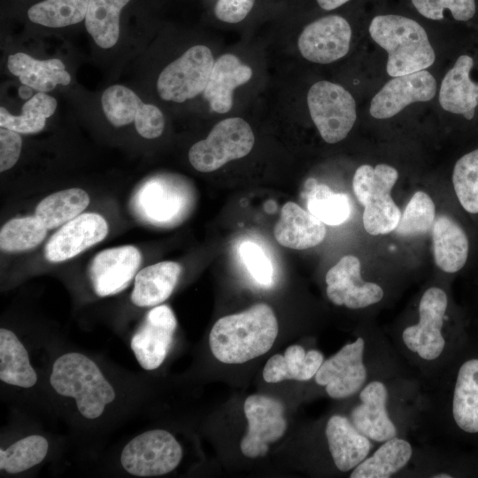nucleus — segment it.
<instances>
[{"label": "nucleus", "instance_id": "f257e3e1", "mask_svg": "<svg viewBox=\"0 0 478 478\" xmlns=\"http://www.w3.org/2000/svg\"><path fill=\"white\" fill-rule=\"evenodd\" d=\"M364 24L370 40L385 53L388 77L431 69L437 62L433 30L418 17L386 0H374Z\"/></svg>", "mask_w": 478, "mask_h": 478}, {"label": "nucleus", "instance_id": "f03ea898", "mask_svg": "<svg viewBox=\"0 0 478 478\" xmlns=\"http://www.w3.org/2000/svg\"><path fill=\"white\" fill-rule=\"evenodd\" d=\"M278 331L273 309L266 304H256L219 319L209 335L210 349L222 363L242 364L267 352Z\"/></svg>", "mask_w": 478, "mask_h": 478}, {"label": "nucleus", "instance_id": "7ed1b4c3", "mask_svg": "<svg viewBox=\"0 0 478 478\" xmlns=\"http://www.w3.org/2000/svg\"><path fill=\"white\" fill-rule=\"evenodd\" d=\"M436 101L445 117L469 127L478 124V31L446 48Z\"/></svg>", "mask_w": 478, "mask_h": 478}, {"label": "nucleus", "instance_id": "20e7f679", "mask_svg": "<svg viewBox=\"0 0 478 478\" xmlns=\"http://www.w3.org/2000/svg\"><path fill=\"white\" fill-rule=\"evenodd\" d=\"M50 382L58 394L74 398L78 411L87 419L100 417L116 397L97 365L78 352L66 353L56 359Z\"/></svg>", "mask_w": 478, "mask_h": 478}, {"label": "nucleus", "instance_id": "39448f33", "mask_svg": "<svg viewBox=\"0 0 478 478\" xmlns=\"http://www.w3.org/2000/svg\"><path fill=\"white\" fill-rule=\"evenodd\" d=\"M397 178V170L384 163L361 165L354 173L353 192L364 206L363 225L372 235L389 234L398 224L401 212L390 195Z\"/></svg>", "mask_w": 478, "mask_h": 478}, {"label": "nucleus", "instance_id": "423d86ee", "mask_svg": "<svg viewBox=\"0 0 478 478\" xmlns=\"http://www.w3.org/2000/svg\"><path fill=\"white\" fill-rule=\"evenodd\" d=\"M306 102L314 126L328 143L345 139L357 121L355 97L339 83L316 81L308 89Z\"/></svg>", "mask_w": 478, "mask_h": 478}, {"label": "nucleus", "instance_id": "0eeeda50", "mask_svg": "<svg viewBox=\"0 0 478 478\" xmlns=\"http://www.w3.org/2000/svg\"><path fill=\"white\" fill-rule=\"evenodd\" d=\"M254 142L248 122L239 117L227 118L218 122L206 138L191 146L189 160L199 172H213L231 160L248 155Z\"/></svg>", "mask_w": 478, "mask_h": 478}, {"label": "nucleus", "instance_id": "6e6552de", "mask_svg": "<svg viewBox=\"0 0 478 478\" xmlns=\"http://www.w3.org/2000/svg\"><path fill=\"white\" fill-rule=\"evenodd\" d=\"M353 36L354 21L351 17L328 12L305 26L297 38V48L307 61L328 65L347 56Z\"/></svg>", "mask_w": 478, "mask_h": 478}, {"label": "nucleus", "instance_id": "1a4fd4ad", "mask_svg": "<svg viewBox=\"0 0 478 478\" xmlns=\"http://www.w3.org/2000/svg\"><path fill=\"white\" fill-rule=\"evenodd\" d=\"M437 90L431 69L389 77L371 96L367 111L374 120L392 119L412 105L435 101Z\"/></svg>", "mask_w": 478, "mask_h": 478}, {"label": "nucleus", "instance_id": "9d476101", "mask_svg": "<svg viewBox=\"0 0 478 478\" xmlns=\"http://www.w3.org/2000/svg\"><path fill=\"white\" fill-rule=\"evenodd\" d=\"M214 61L207 46H192L159 73L157 81L159 96L174 103H183L196 97L204 92Z\"/></svg>", "mask_w": 478, "mask_h": 478}, {"label": "nucleus", "instance_id": "9b49d317", "mask_svg": "<svg viewBox=\"0 0 478 478\" xmlns=\"http://www.w3.org/2000/svg\"><path fill=\"white\" fill-rule=\"evenodd\" d=\"M181 458V446L173 435L154 429L130 440L122 450L120 462L128 474L150 477L172 472Z\"/></svg>", "mask_w": 478, "mask_h": 478}, {"label": "nucleus", "instance_id": "f8f14e48", "mask_svg": "<svg viewBox=\"0 0 478 478\" xmlns=\"http://www.w3.org/2000/svg\"><path fill=\"white\" fill-rule=\"evenodd\" d=\"M398 4L439 32L447 45L478 31V0H399Z\"/></svg>", "mask_w": 478, "mask_h": 478}, {"label": "nucleus", "instance_id": "ddd939ff", "mask_svg": "<svg viewBox=\"0 0 478 478\" xmlns=\"http://www.w3.org/2000/svg\"><path fill=\"white\" fill-rule=\"evenodd\" d=\"M447 305L446 293L440 288H429L420 301L419 322L403 331L405 346L425 360L437 358L444 349L442 328Z\"/></svg>", "mask_w": 478, "mask_h": 478}, {"label": "nucleus", "instance_id": "4468645a", "mask_svg": "<svg viewBox=\"0 0 478 478\" xmlns=\"http://www.w3.org/2000/svg\"><path fill=\"white\" fill-rule=\"evenodd\" d=\"M243 406L248 429L240 443L241 451L248 458L263 456L268 444L279 440L286 431L283 405L275 398L251 395Z\"/></svg>", "mask_w": 478, "mask_h": 478}, {"label": "nucleus", "instance_id": "2eb2a0df", "mask_svg": "<svg viewBox=\"0 0 478 478\" xmlns=\"http://www.w3.org/2000/svg\"><path fill=\"white\" fill-rule=\"evenodd\" d=\"M176 326L175 316L169 306L157 305L148 312L130 341L131 350L143 369L154 370L164 362Z\"/></svg>", "mask_w": 478, "mask_h": 478}, {"label": "nucleus", "instance_id": "dca6fc26", "mask_svg": "<svg viewBox=\"0 0 478 478\" xmlns=\"http://www.w3.org/2000/svg\"><path fill=\"white\" fill-rule=\"evenodd\" d=\"M364 346V340L359 337L323 361L314 377L319 385L326 386V391L329 397H348L358 392L366 382V369L363 363Z\"/></svg>", "mask_w": 478, "mask_h": 478}, {"label": "nucleus", "instance_id": "f3484780", "mask_svg": "<svg viewBox=\"0 0 478 478\" xmlns=\"http://www.w3.org/2000/svg\"><path fill=\"white\" fill-rule=\"evenodd\" d=\"M360 267L356 256L346 255L328 271L327 296L332 303L359 309L382 300V289L376 283L364 281Z\"/></svg>", "mask_w": 478, "mask_h": 478}, {"label": "nucleus", "instance_id": "a211bd4d", "mask_svg": "<svg viewBox=\"0 0 478 478\" xmlns=\"http://www.w3.org/2000/svg\"><path fill=\"white\" fill-rule=\"evenodd\" d=\"M107 233L108 225L103 216L96 212L80 214L49 239L44 247L45 258L53 263L70 259L103 241Z\"/></svg>", "mask_w": 478, "mask_h": 478}, {"label": "nucleus", "instance_id": "6ab92c4d", "mask_svg": "<svg viewBox=\"0 0 478 478\" xmlns=\"http://www.w3.org/2000/svg\"><path fill=\"white\" fill-rule=\"evenodd\" d=\"M142 260L135 246L125 245L99 252L89 266L95 293L107 297L124 290L131 282Z\"/></svg>", "mask_w": 478, "mask_h": 478}, {"label": "nucleus", "instance_id": "aec40b11", "mask_svg": "<svg viewBox=\"0 0 478 478\" xmlns=\"http://www.w3.org/2000/svg\"><path fill=\"white\" fill-rule=\"evenodd\" d=\"M361 404L351 411V422L368 439L385 442L397 435V428L389 419L386 403L388 391L381 382L368 383L360 392Z\"/></svg>", "mask_w": 478, "mask_h": 478}, {"label": "nucleus", "instance_id": "412c9836", "mask_svg": "<svg viewBox=\"0 0 478 478\" xmlns=\"http://www.w3.org/2000/svg\"><path fill=\"white\" fill-rule=\"evenodd\" d=\"M274 235L282 246L305 250L320 244L326 236L324 223L297 204L287 202L281 208Z\"/></svg>", "mask_w": 478, "mask_h": 478}, {"label": "nucleus", "instance_id": "4be33fe9", "mask_svg": "<svg viewBox=\"0 0 478 478\" xmlns=\"http://www.w3.org/2000/svg\"><path fill=\"white\" fill-rule=\"evenodd\" d=\"M251 76V68L235 55L227 53L219 57L204 90L212 110L221 114L228 112L233 107L235 89L247 83Z\"/></svg>", "mask_w": 478, "mask_h": 478}, {"label": "nucleus", "instance_id": "5701e85b", "mask_svg": "<svg viewBox=\"0 0 478 478\" xmlns=\"http://www.w3.org/2000/svg\"><path fill=\"white\" fill-rule=\"evenodd\" d=\"M326 436L334 463L342 472L355 468L371 450L368 438L342 415L329 418L326 426Z\"/></svg>", "mask_w": 478, "mask_h": 478}, {"label": "nucleus", "instance_id": "b1692460", "mask_svg": "<svg viewBox=\"0 0 478 478\" xmlns=\"http://www.w3.org/2000/svg\"><path fill=\"white\" fill-rule=\"evenodd\" d=\"M451 412L456 426L462 432L478 434V357L465 359L458 369Z\"/></svg>", "mask_w": 478, "mask_h": 478}, {"label": "nucleus", "instance_id": "393cba45", "mask_svg": "<svg viewBox=\"0 0 478 478\" xmlns=\"http://www.w3.org/2000/svg\"><path fill=\"white\" fill-rule=\"evenodd\" d=\"M433 252L436 265L453 274L466 265L469 243L462 227L452 218L440 214L432 226Z\"/></svg>", "mask_w": 478, "mask_h": 478}, {"label": "nucleus", "instance_id": "a878e982", "mask_svg": "<svg viewBox=\"0 0 478 478\" xmlns=\"http://www.w3.org/2000/svg\"><path fill=\"white\" fill-rule=\"evenodd\" d=\"M184 201L179 189L159 181H150L137 190L134 205L137 214L144 220L166 224L181 214L186 206Z\"/></svg>", "mask_w": 478, "mask_h": 478}, {"label": "nucleus", "instance_id": "bb28decb", "mask_svg": "<svg viewBox=\"0 0 478 478\" xmlns=\"http://www.w3.org/2000/svg\"><path fill=\"white\" fill-rule=\"evenodd\" d=\"M181 266L173 261L159 262L140 270L135 277L131 301L140 307L158 305L173 291Z\"/></svg>", "mask_w": 478, "mask_h": 478}, {"label": "nucleus", "instance_id": "cd10ccee", "mask_svg": "<svg viewBox=\"0 0 478 478\" xmlns=\"http://www.w3.org/2000/svg\"><path fill=\"white\" fill-rule=\"evenodd\" d=\"M9 71L18 76L23 85L38 92L46 93L57 85H68L71 76L60 59L37 60L31 56L17 52L8 57Z\"/></svg>", "mask_w": 478, "mask_h": 478}, {"label": "nucleus", "instance_id": "c85d7f7f", "mask_svg": "<svg viewBox=\"0 0 478 478\" xmlns=\"http://www.w3.org/2000/svg\"><path fill=\"white\" fill-rule=\"evenodd\" d=\"M324 361L317 350L305 351L300 345H290L283 355L272 356L263 369V378L274 383L284 380L308 381L315 376Z\"/></svg>", "mask_w": 478, "mask_h": 478}, {"label": "nucleus", "instance_id": "c756f323", "mask_svg": "<svg viewBox=\"0 0 478 478\" xmlns=\"http://www.w3.org/2000/svg\"><path fill=\"white\" fill-rule=\"evenodd\" d=\"M0 379L21 388H31L37 382L25 346L12 331L4 328L0 329Z\"/></svg>", "mask_w": 478, "mask_h": 478}, {"label": "nucleus", "instance_id": "7c9ffc66", "mask_svg": "<svg viewBox=\"0 0 478 478\" xmlns=\"http://www.w3.org/2000/svg\"><path fill=\"white\" fill-rule=\"evenodd\" d=\"M411 444L396 436L385 441L375 452L358 464L351 478H388L401 470L412 457Z\"/></svg>", "mask_w": 478, "mask_h": 478}, {"label": "nucleus", "instance_id": "2f4dec72", "mask_svg": "<svg viewBox=\"0 0 478 478\" xmlns=\"http://www.w3.org/2000/svg\"><path fill=\"white\" fill-rule=\"evenodd\" d=\"M130 0H89L85 26L103 49L114 46L120 35V14Z\"/></svg>", "mask_w": 478, "mask_h": 478}, {"label": "nucleus", "instance_id": "473e14b6", "mask_svg": "<svg viewBox=\"0 0 478 478\" xmlns=\"http://www.w3.org/2000/svg\"><path fill=\"white\" fill-rule=\"evenodd\" d=\"M89 204V197L83 189H65L43 198L36 206L35 216L47 229H52L80 215Z\"/></svg>", "mask_w": 478, "mask_h": 478}, {"label": "nucleus", "instance_id": "72a5a7b5", "mask_svg": "<svg viewBox=\"0 0 478 478\" xmlns=\"http://www.w3.org/2000/svg\"><path fill=\"white\" fill-rule=\"evenodd\" d=\"M57 104L53 96L38 92L26 101L19 115H12L1 106L0 126L21 134L38 133L44 127L46 119L55 112Z\"/></svg>", "mask_w": 478, "mask_h": 478}, {"label": "nucleus", "instance_id": "f704fd0d", "mask_svg": "<svg viewBox=\"0 0 478 478\" xmlns=\"http://www.w3.org/2000/svg\"><path fill=\"white\" fill-rule=\"evenodd\" d=\"M89 0H44L32 5L28 19L48 27H63L85 19Z\"/></svg>", "mask_w": 478, "mask_h": 478}, {"label": "nucleus", "instance_id": "c9c22d12", "mask_svg": "<svg viewBox=\"0 0 478 478\" xmlns=\"http://www.w3.org/2000/svg\"><path fill=\"white\" fill-rule=\"evenodd\" d=\"M452 185L457 198L469 213H478V147L461 155L452 169Z\"/></svg>", "mask_w": 478, "mask_h": 478}, {"label": "nucleus", "instance_id": "e433bc0d", "mask_svg": "<svg viewBox=\"0 0 478 478\" xmlns=\"http://www.w3.org/2000/svg\"><path fill=\"white\" fill-rule=\"evenodd\" d=\"M48 441L39 435L24 437L7 449L0 450V469L9 474L24 472L39 463L47 455Z\"/></svg>", "mask_w": 478, "mask_h": 478}, {"label": "nucleus", "instance_id": "4c0bfd02", "mask_svg": "<svg viewBox=\"0 0 478 478\" xmlns=\"http://www.w3.org/2000/svg\"><path fill=\"white\" fill-rule=\"evenodd\" d=\"M308 211L328 226H338L351 214L346 194L335 193L326 184H314L307 197Z\"/></svg>", "mask_w": 478, "mask_h": 478}, {"label": "nucleus", "instance_id": "58836bf2", "mask_svg": "<svg viewBox=\"0 0 478 478\" xmlns=\"http://www.w3.org/2000/svg\"><path fill=\"white\" fill-rule=\"evenodd\" d=\"M47 228L35 216L15 218L6 222L0 231V248L5 251L33 249L45 238Z\"/></svg>", "mask_w": 478, "mask_h": 478}, {"label": "nucleus", "instance_id": "ea45409f", "mask_svg": "<svg viewBox=\"0 0 478 478\" xmlns=\"http://www.w3.org/2000/svg\"><path fill=\"white\" fill-rule=\"evenodd\" d=\"M436 220V207L431 197L417 191L408 202L395 232L403 237H414L428 233Z\"/></svg>", "mask_w": 478, "mask_h": 478}, {"label": "nucleus", "instance_id": "a19ab883", "mask_svg": "<svg viewBox=\"0 0 478 478\" xmlns=\"http://www.w3.org/2000/svg\"><path fill=\"white\" fill-rule=\"evenodd\" d=\"M102 107L107 120L114 127H122L135 121L143 102L130 89L123 85L107 88L101 97Z\"/></svg>", "mask_w": 478, "mask_h": 478}, {"label": "nucleus", "instance_id": "79ce46f5", "mask_svg": "<svg viewBox=\"0 0 478 478\" xmlns=\"http://www.w3.org/2000/svg\"><path fill=\"white\" fill-rule=\"evenodd\" d=\"M239 256L253 279L263 286L274 281V267L263 249L257 243L246 241L239 247Z\"/></svg>", "mask_w": 478, "mask_h": 478}, {"label": "nucleus", "instance_id": "37998d69", "mask_svg": "<svg viewBox=\"0 0 478 478\" xmlns=\"http://www.w3.org/2000/svg\"><path fill=\"white\" fill-rule=\"evenodd\" d=\"M134 122L137 133L147 139L160 136L165 127V118L161 110L150 104H143Z\"/></svg>", "mask_w": 478, "mask_h": 478}, {"label": "nucleus", "instance_id": "c03bdc74", "mask_svg": "<svg viewBox=\"0 0 478 478\" xmlns=\"http://www.w3.org/2000/svg\"><path fill=\"white\" fill-rule=\"evenodd\" d=\"M255 1L256 0H217L214 5V15L219 20L225 23H239L251 12Z\"/></svg>", "mask_w": 478, "mask_h": 478}, {"label": "nucleus", "instance_id": "a18cd8bd", "mask_svg": "<svg viewBox=\"0 0 478 478\" xmlns=\"http://www.w3.org/2000/svg\"><path fill=\"white\" fill-rule=\"evenodd\" d=\"M22 140L19 133L11 129L0 128V171L12 168L19 158Z\"/></svg>", "mask_w": 478, "mask_h": 478}, {"label": "nucleus", "instance_id": "49530a36", "mask_svg": "<svg viewBox=\"0 0 478 478\" xmlns=\"http://www.w3.org/2000/svg\"><path fill=\"white\" fill-rule=\"evenodd\" d=\"M19 95L22 99H29L32 95V88L23 85L19 89Z\"/></svg>", "mask_w": 478, "mask_h": 478}, {"label": "nucleus", "instance_id": "de8ad7c7", "mask_svg": "<svg viewBox=\"0 0 478 478\" xmlns=\"http://www.w3.org/2000/svg\"><path fill=\"white\" fill-rule=\"evenodd\" d=\"M433 477H434V478H451L452 475H451V474H444V473H443V474H436V475H434Z\"/></svg>", "mask_w": 478, "mask_h": 478}]
</instances>
